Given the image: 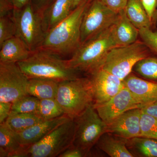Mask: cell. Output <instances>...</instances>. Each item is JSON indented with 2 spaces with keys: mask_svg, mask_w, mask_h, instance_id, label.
Instances as JSON below:
<instances>
[{
  "mask_svg": "<svg viewBox=\"0 0 157 157\" xmlns=\"http://www.w3.org/2000/svg\"><path fill=\"white\" fill-rule=\"evenodd\" d=\"M33 52L25 42L16 36L0 45V62L17 63L28 59Z\"/></svg>",
  "mask_w": 157,
  "mask_h": 157,
  "instance_id": "17",
  "label": "cell"
},
{
  "mask_svg": "<svg viewBox=\"0 0 157 157\" xmlns=\"http://www.w3.org/2000/svg\"><path fill=\"white\" fill-rule=\"evenodd\" d=\"M112 11L118 13L124 10L128 0H98Z\"/></svg>",
  "mask_w": 157,
  "mask_h": 157,
  "instance_id": "31",
  "label": "cell"
},
{
  "mask_svg": "<svg viewBox=\"0 0 157 157\" xmlns=\"http://www.w3.org/2000/svg\"><path fill=\"white\" fill-rule=\"evenodd\" d=\"M133 70L141 77L157 82V58L147 57L140 60Z\"/></svg>",
  "mask_w": 157,
  "mask_h": 157,
  "instance_id": "26",
  "label": "cell"
},
{
  "mask_svg": "<svg viewBox=\"0 0 157 157\" xmlns=\"http://www.w3.org/2000/svg\"><path fill=\"white\" fill-rule=\"evenodd\" d=\"M72 118L67 114L53 119L44 121L22 132L15 133L18 141L23 146H31L39 142L59 126Z\"/></svg>",
  "mask_w": 157,
  "mask_h": 157,
  "instance_id": "14",
  "label": "cell"
},
{
  "mask_svg": "<svg viewBox=\"0 0 157 157\" xmlns=\"http://www.w3.org/2000/svg\"><path fill=\"white\" fill-rule=\"evenodd\" d=\"M36 114L42 120L53 119L65 114L56 98L40 100Z\"/></svg>",
  "mask_w": 157,
  "mask_h": 157,
  "instance_id": "25",
  "label": "cell"
},
{
  "mask_svg": "<svg viewBox=\"0 0 157 157\" xmlns=\"http://www.w3.org/2000/svg\"><path fill=\"white\" fill-rule=\"evenodd\" d=\"M11 15L16 25V36L31 51L39 49L45 38L41 14L34 9L31 1L21 9H14Z\"/></svg>",
  "mask_w": 157,
  "mask_h": 157,
  "instance_id": "7",
  "label": "cell"
},
{
  "mask_svg": "<svg viewBox=\"0 0 157 157\" xmlns=\"http://www.w3.org/2000/svg\"><path fill=\"white\" fill-rule=\"evenodd\" d=\"M96 145L111 157H134L127 147L125 139L109 133L102 135Z\"/></svg>",
  "mask_w": 157,
  "mask_h": 157,
  "instance_id": "20",
  "label": "cell"
},
{
  "mask_svg": "<svg viewBox=\"0 0 157 157\" xmlns=\"http://www.w3.org/2000/svg\"><path fill=\"white\" fill-rule=\"evenodd\" d=\"M39 101V99L34 96H24L12 103L11 111L16 113H36Z\"/></svg>",
  "mask_w": 157,
  "mask_h": 157,
  "instance_id": "27",
  "label": "cell"
},
{
  "mask_svg": "<svg viewBox=\"0 0 157 157\" xmlns=\"http://www.w3.org/2000/svg\"><path fill=\"white\" fill-rule=\"evenodd\" d=\"M151 51L142 41L116 46L108 52L101 69L123 80L130 75L137 62L149 56Z\"/></svg>",
  "mask_w": 157,
  "mask_h": 157,
  "instance_id": "5",
  "label": "cell"
},
{
  "mask_svg": "<svg viewBox=\"0 0 157 157\" xmlns=\"http://www.w3.org/2000/svg\"><path fill=\"white\" fill-rule=\"evenodd\" d=\"M154 139H156V140H157V135H156V136L155 137Z\"/></svg>",
  "mask_w": 157,
  "mask_h": 157,
  "instance_id": "41",
  "label": "cell"
},
{
  "mask_svg": "<svg viewBox=\"0 0 157 157\" xmlns=\"http://www.w3.org/2000/svg\"><path fill=\"white\" fill-rule=\"evenodd\" d=\"M118 13L98 0H92L85 12L81 25V45L100 35L115 22Z\"/></svg>",
  "mask_w": 157,
  "mask_h": 157,
  "instance_id": "9",
  "label": "cell"
},
{
  "mask_svg": "<svg viewBox=\"0 0 157 157\" xmlns=\"http://www.w3.org/2000/svg\"><path fill=\"white\" fill-rule=\"evenodd\" d=\"M59 82L42 78H29L28 94L39 100L56 98Z\"/></svg>",
  "mask_w": 157,
  "mask_h": 157,
  "instance_id": "21",
  "label": "cell"
},
{
  "mask_svg": "<svg viewBox=\"0 0 157 157\" xmlns=\"http://www.w3.org/2000/svg\"><path fill=\"white\" fill-rule=\"evenodd\" d=\"M56 99L65 114L72 118L94 105V94L89 76L59 83Z\"/></svg>",
  "mask_w": 157,
  "mask_h": 157,
  "instance_id": "4",
  "label": "cell"
},
{
  "mask_svg": "<svg viewBox=\"0 0 157 157\" xmlns=\"http://www.w3.org/2000/svg\"><path fill=\"white\" fill-rule=\"evenodd\" d=\"M87 155L80 149L72 144L64 151L58 157H83Z\"/></svg>",
  "mask_w": 157,
  "mask_h": 157,
  "instance_id": "33",
  "label": "cell"
},
{
  "mask_svg": "<svg viewBox=\"0 0 157 157\" xmlns=\"http://www.w3.org/2000/svg\"><path fill=\"white\" fill-rule=\"evenodd\" d=\"M144 9L152 22L154 15L157 8V0H140Z\"/></svg>",
  "mask_w": 157,
  "mask_h": 157,
  "instance_id": "32",
  "label": "cell"
},
{
  "mask_svg": "<svg viewBox=\"0 0 157 157\" xmlns=\"http://www.w3.org/2000/svg\"><path fill=\"white\" fill-rule=\"evenodd\" d=\"M113 28L118 46L130 45L138 40L139 29L130 21L124 10L118 13L117 18Z\"/></svg>",
  "mask_w": 157,
  "mask_h": 157,
  "instance_id": "19",
  "label": "cell"
},
{
  "mask_svg": "<svg viewBox=\"0 0 157 157\" xmlns=\"http://www.w3.org/2000/svg\"><path fill=\"white\" fill-rule=\"evenodd\" d=\"M13 4L14 9H20L31 2V0H10Z\"/></svg>",
  "mask_w": 157,
  "mask_h": 157,
  "instance_id": "38",
  "label": "cell"
},
{
  "mask_svg": "<svg viewBox=\"0 0 157 157\" xmlns=\"http://www.w3.org/2000/svg\"><path fill=\"white\" fill-rule=\"evenodd\" d=\"M123 81L125 86L143 107L157 101V82L145 80L131 73Z\"/></svg>",
  "mask_w": 157,
  "mask_h": 157,
  "instance_id": "15",
  "label": "cell"
},
{
  "mask_svg": "<svg viewBox=\"0 0 157 157\" xmlns=\"http://www.w3.org/2000/svg\"><path fill=\"white\" fill-rule=\"evenodd\" d=\"M92 0H73L72 1V11L83 3L90 2Z\"/></svg>",
  "mask_w": 157,
  "mask_h": 157,
  "instance_id": "39",
  "label": "cell"
},
{
  "mask_svg": "<svg viewBox=\"0 0 157 157\" xmlns=\"http://www.w3.org/2000/svg\"><path fill=\"white\" fill-rule=\"evenodd\" d=\"M43 121L36 113H16L11 111L5 122L13 132L18 133Z\"/></svg>",
  "mask_w": 157,
  "mask_h": 157,
  "instance_id": "24",
  "label": "cell"
},
{
  "mask_svg": "<svg viewBox=\"0 0 157 157\" xmlns=\"http://www.w3.org/2000/svg\"><path fill=\"white\" fill-rule=\"evenodd\" d=\"M14 9V6L10 0H0V17L11 14Z\"/></svg>",
  "mask_w": 157,
  "mask_h": 157,
  "instance_id": "35",
  "label": "cell"
},
{
  "mask_svg": "<svg viewBox=\"0 0 157 157\" xmlns=\"http://www.w3.org/2000/svg\"><path fill=\"white\" fill-rule=\"evenodd\" d=\"M16 27L11 13L0 17V45L16 36Z\"/></svg>",
  "mask_w": 157,
  "mask_h": 157,
  "instance_id": "29",
  "label": "cell"
},
{
  "mask_svg": "<svg viewBox=\"0 0 157 157\" xmlns=\"http://www.w3.org/2000/svg\"><path fill=\"white\" fill-rule=\"evenodd\" d=\"M73 0H54L41 14L45 33L69 16L72 11Z\"/></svg>",
  "mask_w": 157,
  "mask_h": 157,
  "instance_id": "18",
  "label": "cell"
},
{
  "mask_svg": "<svg viewBox=\"0 0 157 157\" xmlns=\"http://www.w3.org/2000/svg\"><path fill=\"white\" fill-rule=\"evenodd\" d=\"M125 141L134 157H157V140L138 136L125 139Z\"/></svg>",
  "mask_w": 157,
  "mask_h": 157,
  "instance_id": "22",
  "label": "cell"
},
{
  "mask_svg": "<svg viewBox=\"0 0 157 157\" xmlns=\"http://www.w3.org/2000/svg\"><path fill=\"white\" fill-rule=\"evenodd\" d=\"M140 126V136L153 138L157 135V119L141 110Z\"/></svg>",
  "mask_w": 157,
  "mask_h": 157,
  "instance_id": "28",
  "label": "cell"
},
{
  "mask_svg": "<svg viewBox=\"0 0 157 157\" xmlns=\"http://www.w3.org/2000/svg\"><path fill=\"white\" fill-rule=\"evenodd\" d=\"M152 23H154L155 24L157 23V8L153 18Z\"/></svg>",
  "mask_w": 157,
  "mask_h": 157,
  "instance_id": "40",
  "label": "cell"
},
{
  "mask_svg": "<svg viewBox=\"0 0 157 157\" xmlns=\"http://www.w3.org/2000/svg\"><path fill=\"white\" fill-rule=\"evenodd\" d=\"M89 76L92 88L94 105L109 101L125 86L123 80L103 69Z\"/></svg>",
  "mask_w": 157,
  "mask_h": 157,
  "instance_id": "12",
  "label": "cell"
},
{
  "mask_svg": "<svg viewBox=\"0 0 157 157\" xmlns=\"http://www.w3.org/2000/svg\"><path fill=\"white\" fill-rule=\"evenodd\" d=\"M29 146L21 144L6 122L0 124V157H29Z\"/></svg>",
  "mask_w": 157,
  "mask_h": 157,
  "instance_id": "16",
  "label": "cell"
},
{
  "mask_svg": "<svg viewBox=\"0 0 157 157\" xmlns=\"http://www.w3.org/2000/svg\"><path fill=\"white\" fill-rule=\"evenodd\" d=\"M73 120L75 133L73 144L87 156L100 137L106 133L107 124L100 117L94 105L88 107Z\"/></svg>",
  "mask_w": 157,
  "mask_h": 157,
  "instance_id": "6",
  "label": "cell"
},
{
  "mask_svg": "<svg viewBox=\"0 0 157 157\" xmlns=\"http://www.w3.org/2000/svg\"><path fill=\"white\" fill-rule=\"evenodd\" d=\"M28 81L17 63L0 62V102L12 103L29 95Z\"/></svg>",
  "mask_w": 157,
  "mask_h": 157,
  "instance_id": "10",
  "label": "cell"
},
{
  "mask_svg": "<svg viewBox=\"0 0 157 157\" xmlns=\"http://www.w3.org/2000/svg\"><path fill=\"white\" fill-rule=\"evenodd\" d=\"M139 32L142 42L157 55V31H153L151 28H142L139 29Z\"/></svg>",
  "mask_w": 157,
  "mask_h": 157,
  "instance_id": "30",
  "label": "cell"
},
{
  "mask_svg": "<svg viewBox=\"0 0 157 157\" xmlns=\"http://www.w3.org/2000/svg\"><path fill=\"white\" fill-rule=\"evenodd\" d=\"M94 107L102 120L107 124L129 109L141 108L143 106L124 86L109 101L94 105Z\"/></svg>",
  "mask_w": 157,
  "mask_h": 157,
  "instance_id": "11",
  "label": "cell"
},
{
  "mask_svg": "<svg viewBox=\"0 0 157 157\" xmlns=\"http://www.w3.org/2000/svg\"><path fill=\"white\" fill-rule=\"evenodd\" d=\"M141 109L143 112L152 116L157 119V101L144 106Z\"/></svg>",
  "mask_w": 157,
  "mask_h": 157,
  "instance_id": "37",
  "label": "cell"
},
{
  "mask_svg": "<svg viewBox=\"0 0 157 157\" xmlns=\"http://www.w3.org/2000/svg\"><path fill=\"white\" fill-rule=\"evenodd\" d=\"M74 133L75 124L73 118H71L30 146L29 157H58L73 144Z\"/></svg>",
  "mask_w": 157,
  "mask_h": 157,
  "instance_id": "8",
  "label": "cell"
},
{
  "mask_svg": "<svg viewBox=\"0 0 157 157\" xmlns=\"http://www.w3.org/2000/svg\"><path fill=\"white\" fill-rule=\"evenodd\" d=\"M34 9L41 14L54 0H31Z\"/></svg>",
  "mask_w": 157,
  "mask_h": 157,
  "instance_id": "36",
  "label": "cell"
},
{
  "mask_svg": "<svg viewBox=\"0 0 157 157\" xmlns=\"http://www.w3.org/2000/svg\"><path fill=\"white\" fill-rule=\"evenodd\" d=\"M17 63L28 78H46L59 82L82 76L81 73L70 67L67 60L41 49Z\"/></svg>",
  "mask_w": 157,
  "mask_h": 157,
  "instance_id": "2",
  "label": "cell"
},
{
  "mask_svg": "<svg viewBox=\"0 0 157 157\" xmlns=\"http://www.w3.org/2000/svg\"><path fill=\"white\" fill-rule=\"evenodd\" d=\"M90 2L78 6L71 11L67 17L46 33L38 49L59 56L72 55L81 45L82 21Z\"/></svg>",
  "mask_w": 157,
  "mask_h": 157,
  "instance_id": "1",
  "label": "cell"
},
{
  "mask_svg": "<svg viewBox=\"0 0 157 157\" xmlns=\"http://www.w3.org/2000/svg\"><path fill=\"white\" fill-rule=\"evenodd\" d=\"M124 10L127 17L138 29L151 28L152 22L144 9L140 0H128Z\"/></svg>",
  "mask_w": 157,
  "mask_h": 157,
  "instance_id": "23",
  "label": "cell"
},
{
  "mask_svg": "<svg viewBox=\"0 0 157 157\" xmlns=\"http://www.w3.org/2000/svg\"><path fill=\"white\" fill-rule=\"evenodd\" d=\"M141 108L129 109L107 124L106 133L125 139L140 136Z\"/></svg>",
  "mask_w": 157,
  "mask_h": 157,
  "instance_id": "13",
  "label": "cell"
},
{
  "mask_svg": "<svg viewBox=\"0 0 157 157\" xmlns=\"http://www.w3.org/2000/svg\"><path fill=\"white\" fill-rule=\"evenodd\" d=\"M118 46L113 25L100 35L83 43L67 60L70 67L89 76L102 68L110 49Z\"/></svg>",
  "mask_w": 157,
  "mask_h": 157,
  "instance_id": "3",
  "label": "cell"
},
{
  "mask_svg": "<svg viewBox=\"0 0 157 157\" xmlns=\"http://www.w3.org/2000/svg\"><path fill=\"white\" fill-rule=\"evenodd\" d=\"M12 103L0 102V124L6 121L11 111Z\"/></svg>",
  "mask_w": 157,
  "mask_h": 157,
  "instance_id": "34",
  "label": "cell"
}]
</instances>
